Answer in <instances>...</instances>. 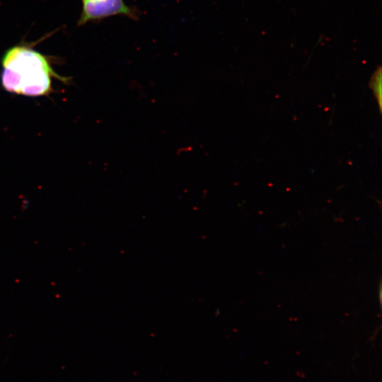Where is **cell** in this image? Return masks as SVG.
<instances>
[{"instance_id": "cell-1", "label": "cell", "mask_w": 382, "mask_h": 382, "mask_svg": "<svg viewBox=\"0 0 382 382\" xmlns=\"http://www.w3.org/2000/svg\"><path fill=\"white\" fill-rule=\"evenodd\" d=\"M0 83L9 93L28 97L47 96L53 92L52 80L70 81L53 69L48 57L25 45L8 49L1 57Z\"/></svg>"}, {"instance_id": "cell-2", "label": "cell", "mask_w": 382, "mask_h": 382, "mask_svg": "<svg viewBox=\"0 0 382 382\" xmlns=\"http://www.w3.org/2000/svg\"><path fill=\"white\" fill-rule=\"evenodd\" d=\"M82 2L83 7L78 25H83L88 22L99 21L115 15H122L133 20L139 18L138 11L127 5L124 0H92Z\"/></svg>"}, {"instance_id": "cell-3", "label": "cell", "mask_w": 382, "mask_h": 382, "mask_svg": "<svg viewBox=\"0 0 382 382\" xmlns=\"http://www.w3.org/2000/svg\"><path fill=\"white\" fill-rule=\"evenodd\" d=\"M381 69H379L376 71L371 81V88H373L376 96L378 97V103L381 102Z\"/></svg>"}, {"instance_id": "cell-4", "label": "cell", "mask_w": 382, "mask_h": 382, "mask_svg": "<svg viewBox=\"0 0 382 382\" xmlns=\"http://www.w3.org/2000/svg\"><path fill=\"white\" fill-rule=\"evenodd\" d=\"M81 1H92V0H81Z\"/></svg>"}]
</instances>
